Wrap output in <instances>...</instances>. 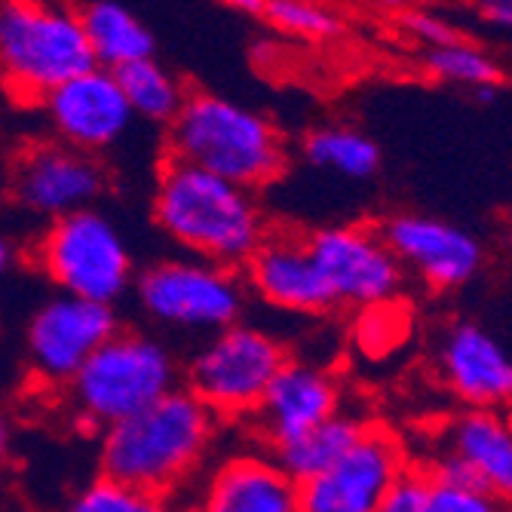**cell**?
I'll use <instances>...</instances> for the list:
<instances>
[{
  "label": "cell",
  "mask_w": 512,
  "mask_h": 512,
  "mask_svg": "<svg viewBox=\"0 0 512 512\" xmlns=\"http://www.w3.org/2000/svg\"><path fill=\"white\" fill-rule=\"evenodd\" d=\"M221 421L191 393L172 390L102 436V476L138 497L169 500L206 467Z\"/></svg>",
  "instance_id": "cell-1"
},
{
  "label": "cell",
  "mask_w": 512,
  "mask_h": 512,
  "mask_svg": "<svg viewBox=\"0 0 512 512\" xmlns=\"http://www.w3.org/2000/svg\"><path fill=\"white\" fill-rule=\"evenodd\" d=\"M151 215L181 255L230 270H243L270 234V221L252 191L172 157L157 172Z\"/></svg>",
  "instance_id": "cell-2"
},
{
  "label": "cell",
  "mask_w": 512,
  "mask_h": 512,
  "mask_svg": "<svg viewBox=\"0 0 512 512\" xmlns=\"http://www.w3.org/2000/svg\"><path fill=\"white\" fill-rule=\"evenodd\" d=\"M166 157L206 169L252 194L270 188L289 169V148L279 129L264 114L218 92H188L169 123Z\"/></svg>",
  "instance_id": "cell-3"
},
{
  "label": "cell",
  "mask_w": 512,
  "mask_h": 512,
  "mask_svg": "<svg viewBox=\"0 0 512 512\" xmlns=\"http://www.w3.org/2000/svg\"><path fill=\"white\" fill-rule=\"evenodd\" d=\"M92 65L80 10L62 0H0V80L13 99L40 105Z\"/></svg>",
  "instance_id": "cell-4"
},
{
  "label": "cell",
  "mask_w": 512,
  "mask_h": 512,
  "mask_svg": "<svg viewBox=\"0 0 512 512\" xmlns=\"http://www.w3.org/2000/svg\"><path fill=\"white\" fill-rule=\"evenodd\" d=\"M181 387L175 353L148 332L120 329L65 387L86 430H111Z\"/></svg>",
  "instance_id": "cell-5"
},
{
  "label": "cell",
  "mask_w": 512,
  "mask_h": 512,
  "mask_svg": "<svg viewBox=\"0 0 512 512\" xmlns=\"http://www.w3.org/2000/svg\"><path fill=\"white\" fill-rule=\"evenodd\" d=\"M28 258L71 298L114 307L135 286L132 249L123 230L102 209H83L50 221L34 240Z\"/></svg>",
  "instance_id": "cell-6"
},
{
  "label": "cell",
  "mask_w": 512,
  "mask_h": 512,
  "mask_svg": "<svg viewBox=\"0 0 512 512\" xmlns=\"http://www.w3.org/2000/svg\"><path fill=\"white\" fill-rule=\"evenodd\" d=\"M135 304L154 325L184 335H218L243 322L249 289L243 270L175 255L135 273Z\"/></svg>",
  "instance_id": "cell-7"
},
{
  "label": "cell",
  "mask_w": 512,
  "mask_h": 512,
  "mask_svg": "<svg viewBox=\"0 0 512 512\" xmlns=\"http://www.w3.org/2000/svg\"><path fill=\"white\" fill-rule=\"evenodd\" d=\"M289 359L286 341L273 332L252 322H234L194 350L181 371V387L191 390L218 421H252L264 393Z\"/></svg>",
  "instance_id": "cell-8"
},
{
  "label": "cell",
  "mask_w": 512,
  "mask_h": 512,
  "mask_svg": "<svg viewBox=\"0 0 512 512\" xmlns=\"http://www.w3.org/2000/svg\"><path fill=\"white\" fill-rule=\"evenodd\" d=\"M304 240L335 307L365 310L402 295L405 270L378 224H329L310 230Z\"/></svg>",
  "instance_id": "cell-9"
},
{
  "label": "cell",
  "mask_w": 512,
  "mask_h": 512,
  "mask_svg": "<svg viewBox=\"0 0 512 512\" xmlns=\"http://www.w3.org/2000/svg\"><path fill=\"white\" fill-rule=\"evenodd\" d=\"M408 467V451L396 430L384 421H368L332 467L298 485L301 512H378Z\"/></svg>",
  "instance_id": "cell-10"
},
{
  "label": "cell",
  "mask_w": 512,
  "mask_h": 512,
  "mask_svg": "<svg viewBox=\"0 0 512 512\" xmlns=\"http://www.w3.org/2000/svg\"><path fill=\"white\" fill-rule=\"evenodd\" d=\"M378 230L402 270L436 295L467 289L488 261V249L473 230L439 215L396 212L387 215Z\"/></svg>",
  "instance_id": "cell-11"
},
{
  "label": "cell",
  "mask_w": 512,
  "mask_h": 512,
  "mask_svg": "<svg viewBox=\"0 0 512 512\" xmlns=\"http://www.w3.org/2000/svg\"><path fill=\"white\" fill-rule=\"evenodd\" d=\"M120 332L111 304H96L71 295L43 301L25 329V353L31 375L43 387H68L77 371L105 341Z\"/></svg>",
  "instance_id": "cell-12"
},
{
  "label": "cell",
  "mask_w": 512,
  "mask_h": 512,
  "mask_svg": "<svg viewBox=\"0 0 512 512\" xmlns=\"http://www.w3.org/2000/svg\"><path fill=\"white\" fill-rule=\"evenodd\" d=\"M105 188V166L96 157L80 154L62 142H37L25 148L10 172L13 200L22 209L50 221L96 209Z\"/></svg>",
  "instance_id": "cell-13"
},
{
  "label": "cell",
  "mask_w": 512,
  "mask_h": 512,
  "mask_svg": "<svg viewBox=\"0 0 512 512\" xmlns=\"http://www.w3.org/2000/svg\"><path fill=\"white\" fill-rule=\"evenodd\" d=\"M40 108L59 142L89 157L111 151L135 120L117 74L99 65L56 86Z\"/></svg>",
  "instance_id": "cell-14"
},
{
  "label": "cell",
  "mask_w": 512,
  "mask_h": 512,
  "mask_svg": "<svg viewBox=\"0 0 512 512\" xmlns=\"http://www.w3.org/2000/svg\"><path fill=\"white\" fill-rule=\"evenodd\" d=\"M436 375L463 408H512V353L473 319H454L436 344Z\"/></svg>",
  "instance_id": "cell-15"
},
{
  "label": "cell",
  "mask_w": 512,
  "mask_h": 512,
  "mask_svg": "<svg viewBox=\"0 0 512 512\" xmlns=\"http://www.w3.org/2000/svg\"><path fill=\"white\" fill-rule=\"evenodd\" d=\"M341 411V378L329 365L289 359L264 393L252 424L273 454Z\"/></svg>",
  "instance_id": "cell-16"
},
{
  "label": "cell",
  "mask_w": 512,
  "mask_h": 512,
  "mask_svg": "<svg viewBox=\"0 0 512 512\" xmlns=\"http://www.w3.org/2000/svg\"><path fill=\"white\" fill-rule=\"evenodd\" d=\"M243 279L246 289L273 310L295 316H322L338 310L313 264L304 234H295V230L270 227L264 243L246 261Z\"/></svg>",
  "instance_id": "cell-17"
},
{
  "label": "cell",
  "mask_w": 512,
  "mask_h": 512,
  "mask_svg": "<svg viewBox=\"0 0 512 512\" xmlns=\"http://www.w3.org/2000/svg\"><path fill=\"white\" fill-rule=\"evenodd\" d=\"M197 512H301L298 482L270 451L243 448L221 457L209 470Z\"/></svg>",
  "instance_id": "cell-18"
},
{
  "label": "cell",
  "mask_w": 512,
  "mask_h": 512,
  "mask_svg": "<svg viewBox=\"0 0 512 512\" xmlns=\"http://www.w3.org/2000/svg\"><path fill=\"white\" fill-rule=\"evenodd\" d=\"M445 451L460 457L479 482L512 506V424L491 408H463L445 427Z\"/></svg>",
  "instance_id": "cell-19"
},
{
  "label": "cell",
  "mask_w": 512,
  "mask_h": 512,
  "mask_svg": "<svg viewBox=\"0 0 512 512\" xmlns=\"http://www.w3.org/2000/svg\"><path fill=\"white\" fill-rule=\"evenodd\" d=\"M83 34L99 68L120 71L132 62L154 59V34L148 25L114 0H92L80 10Z\"/></svg>",
  "instance_id": "cell-20"
},
{
  "label": "cell",
  "mask_w": 512,
  "mask_h": 512,
  "mask_svg": "<svg viewBox=\"0 0 512 512\" xmlns=\"http://www.w3.org/2000/svg\"><path fill=\"white\" fill-rule=\"evenodd\" d=\"M301 157L307 166L347 181H368L381 172L384 154L371 135L347 123H325L301 138Z\"/></svg>",
  "instance_id": "cell-21"
},
{
  "label": "cell",
  "mask_w": 512,
  "mask_h": 512,
  "mask_svg": "<svg viewBox=\"0 0 512 512\" xmlns=\"http://www.w3.org/2000/svg\"><path fill=\"white\" fill-rule=\"evenodd\" d=\"M365 424L368 421L359 414L338 411L329 417V421H322L319 427L304 433L301 439L273 451V457H276L279 467H283L301 485V482L319 476L325 467H332V463L362 436Z\"/></svg>",
  "instance_id": "cell-22"
},
{
  "label": "cell",
  "mask_w": 512,
  "mask_h": 512,
  "mask_svg": "<svg viewBox=\"0 0 512 512\" xmlns=\"http://www.w3.org/2000/svg\"><path fill=\"white\" fill-rule=\"evenodd\" d=\"M114 74H117L123 96H126V102L138 120L169 126L178 117L184 99H188L184 83L169 68H163L157 59L132 62Z\"/></svg>",
  "instance_id": "cell-23"
},
{
  "label": "cell",
  "mask_w": 512,
  "mask_h": 512,
  "mask_svg": "<svg viewBox=\"0 0 512 512\" xmlns=\"http://www.w3.org/2000/svg\"><path fill=\"white\" fill-rule=\"evenodd\" d=\"M411 322H414L411 307L402 304L399 298L387 301V304L365 307V310H359L356 325H353V344L368 359H387L408 341Z\"/></svg>",
  "instance_id": "cell-24"
},
{
  "label": "cell",
  "mask_w": 512,
  "mask_h": 512,
  "mask_svg": "<svg viewBox=\"0 0 512 512\" xmlns=\"http://www.w3.org/2000/svg\"><path fill=\"white\" fill-rule=\"evenodd\" d=\"M424 68L427 74H433L442 83H454V86H470V89H485V86H497L503 71L500 65L482 53L479 46L457 40L448 46H436V50H427L424 56Z\"/></svg>",
  "instance_id": "cell-25"
},
{
  "label": "cell",
  "mask_w": 512,
  "mask_h": 512,
  "mask_svg": "<svg viewBox=\"0 0 512 512\" xmlns=\"http://www.w3.org/2000/svg\"><path fill=\"white\" fill-rule=\"evenodd\" d=\"M261 16L279 31L310 40L335 37L344 28V19L335 10L313 4V0H267Z\"/></svg>",
  "instance_id": "cell-26"
},
{
  "label": "cell",
  "mask_w": 512,
  "mask_h": 512,
  "mask_svg": "<svg viewBox=\"0 0 512 512\" xmlns=\"http://www.w3.org/2000/svg\"><path fill=\"white\" fill-rule=\"evenodd\" d=\"M142 497L108 476H96L68 497L59 512H135Z\"/></svg>",
  "instance_id": "cell-27"
},
{
  "label": "cell",
  "mask_w": 512,
  "mask_h": 512,
  "mask_svg": "<svg viewBox=\"0 0 512 512\" xmlns=\"http://www.w3.org/2000/svg\"><path fill=\"white\" fill-rule=\"evenodd\" d=\"M430 512H512V506L485 488H454V485L433 482Z\"/></svg>",
  "instance_id": "cell-28"
},
{
  "label": "cell",
  "mask_w": 512,
  "mask_h": 512,
  "mask_svg": "<svg viewBox=\"0 0 512 512\" xmlns=\"http://www.w3.org/2000/svg\"><path fill=\"white\" fill-rule=\"evenodd\" d=\"M430 485L433 479L424 467H408L402 479L390 488L378 512H430Z\"/></svg>",
  "instance_id": "cell-29"
},
{
  "label": "cell",
  "mask_w": 512,
  "mask_h": 512,
  "mask_svg": "<svg viewBox=\"0 0 512 512\" xmlns=\"http://www.w3.org/2000/svg\"><path fill=\"white\" fill-rule=\"evenodd\" d=\"M402 25H405L417 40H421V43H427L430 50L460 40L457 28H454L445 16H436V13H427V10H411V13H405V16H402Z\"/></svg>",
  "instance_id": "cell-30"
},
{
  "label": "cell",
  "mask_w": 512,
  "mask_h": 512,
  "mask_svg": "<svg viewBox=\"0 0 512 512\" xmlns=\"http://www.w3.org/2000/svg\"><path fill=\"white\" fill-rule=\"evenodd\" d=\"M479 16L500 31H512V0H476Z\"/></svg>",
  "instance_id": "cell-31"
},
{
  "label": "cell",
  "mask_w": 512,
  "mask_h": 512,
  "mask_svg": "<svg viewBox=\"0 0 512 512\" xmlns=\"http://www.w3.org/2000/svg\"><path fill=\"white\" fill-rule=\"evenodd\" d=\"M13 439H16V433H13V421H10V414L0 408V460H4L10 451H13Z\"/></svg>",
  "instance_id": "cell-32"
},
{
  "label": "cell",
  "mask_w": 512,
  "mask_h": 512,
  "mask_svg": "<svg viewBox=\"0 0 512 512\" xmlns=\"http://www.w3.org/2000/svg\"><path fill=\"white\" fill-rule=\"evenodd\" d=\"M16 258H19V249H16V243H13L10 237L0 234V276L13 270Z\"/></svg>",
  "instance_id": "cell-33"
},
{
  "label": "cell",
  "mask_w": 512,
  "mask_h": 512,
  "mask_svg": "<svg viewBox=\"0 0 512 512\" xmlns=\"http://www.w3.org/2000/svg\"><path fill=\"white\" fill-rule=\"evenodd\" d=\"M218 4L230 7V10H240V13H264V4L267 0H218Z\"/></svg>",
  "instance_id": "cell-34"
},
{
  "label": "cell",
  "mask_w": 512,
  "mask_h": 512,
  "mask_svg": "<svg viewBox=\"0 0 512 512\" xmlns=\"http://www.w3.org/2000/svg\"><path fill=\"white\" fill-rule=\"evenodd\" d=\"M135 512H175L169 506V500H154V497H142V503H138Z\"/></svg>",
  "instance_id": "cell-35"
},
{
  "label": "cell",
  "mask_w": 512,
  "mask_h": 512,
  "mask_svg": "<svg viewBox=\"0 0 512 512\" xmlns=\"http://www.w3.org/2000/svg\"><path fill=\"white\" fill-rule=\"evenodd\" d=\"M368 4L371 7H378V10H405L408 4H411V0H368Z\"/></svg>",
  "instance_id": "cell-36"
},
{
  "label": "cell",
  "mask_w": 512,
  "mask_h": 512,
  "mask_svg": "<svg viewBox=\"0 0 512 512\" xmlns=\"http://www.w3.org/2000/svg\"><path fill=\"white\" fill-rule=\"evenodd\" d=\"M178 512H197V509H194V506H188V509H178Z\"/></svg>",
  "instance_id": "cell-37"
},
{
  "label": "cell",
  "mask_w": 512,
  "mask_h": 512,
  "mask_svg": "<svg viewBox=\"0 0 512 512\" xmlns=\"http://www.w3.org/2000/svg\"><path fill=\"white\" fill-rule=\"evenodd\" d=\"M509 424H512V408H509Z\"/></svg>",
  "instance_id": "cell-38"
}]
</instances>
